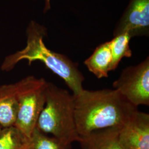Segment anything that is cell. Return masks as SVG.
<instances>
[{"mask_svg":"<svg viewBox=\"0 0 149 149\" xmlns=\"http://www.w3.org/2000/svg\"><path fill=\"white\" fill-rule=\"evenodd\" d=\"M73 95L74 120L80 138L97 130L122 128L138 111L137 107L116 89H84Z\"/></svg>","mask_w":149,"mask_h":149,"instance_id":"6da1fadb","label":"cell"},{"mask_svg":"<svg viewBox=\"0 0 149 149\" xmlns=\"http://www.w3.org/2000/svg\"><path fill=\"white\" fill-rule=\"evenodd\" d=\"M45 35L44 27L35 22H31L27 29L26 47L7 56L1 65V69L10 71L23 60H28L29 65L35 61H40L64 80L73 95H78L84 89L82 84L85 77L77 64L63 54L49 49L43 42Z\"/></svg>","mask_w":149,"mask_h":149,"instance_id":"7a4b0ae2","label":"cell"},{"mask_svg":"<svg viewBox=\"0 0 149 149\" xmlns=\"http://www.w3.org/2000/svg\"><path fill=\"white\" fill-rule=\"evenodd\" d=\"M45 103L36 127L43 133L72 144L79 141L74 116V97L66 90L48 82Z\"/></svg>","mask_w":149,"mask_h":149,"instance_id":"3957f363","label":"cell"},{"mask_svg":"<svg viewBox=\"0 0 149 149\" xmlns=\"http://www.w3.org/2000/svg\"><path fill=\"white\" fill-rule=\"evenodd\" d=\"M48 82L43 78L29 76L16 82L18 111L15 126L27 139L36 127L46 100Z\"/></svg>","mask_w":149,"mask_h":149,"instance_id":"277c9868","label":"cell"},{"mask_svg":"<svg viewBox=\"0 0 149 149\" xmlns=\"http://www.w3.org/2000/svg\"><path fill=\"white\" fill-rule=\"evenodd\" d=\"M113 87L135 106H149V57L137 65L123 70Z\"/></svg>","mask_w":149,"mask_h":149,"instance_id":"5b68a950","label":"cell"},{"mask_svg":"<svg viewBox=\"0 0 149 149\" xmlns=\"http://www.w3.org/2000/svg\"><path fill=\"white\" fill-rule=\"evenodd\" d=\"M149 0H130L114 36L127 33L132 37L149 33Z\"/></svg>","mask_w":149,"mask_h":149,"instance_id":"8992f818","label":"cell"},{"mask_svg":"<svg viewBox=\"0 0 149 149\" xmlns=\"http://www.w3.org/2000/svg\"><path fill=\"white\" fill-rule=\"evenodd\" d=\"M118 139L125 149H149V114L138 111L127 124L120 128Z\"/></svg>","mask_w":149,"mask_h":149,"instance_id":"52a82bcc","label":"cell"},{"mask_svg":"<svg viewBox=\"0 0 149 149\" xmlns=\"http://www.w3.org/2000/svg\"><path fill=\"white\" fill-rule=\"evenodd\" d=\"M108 128L97 130L81 137L79 143L81 149H125L118 139L119 129Z\"/></svg>","mask_w":149,"mask_h":149,"instance_id":"ba28073f","label":"cell"},{"mask_svg":"<svg viewBox=\"0 0 149 149\" xmlns=\"http://www.w3.org/2000/svg\"><path fill=\"white\" fill-rule=\"evenodd\" d=\"M17 111L16 83L0 86V125L15 126Z\"/></svg>","mask_w":149,"mask_h":149,"instance_id":"9c48e42d","label":"cell"},{"mask_svg":"<svg viewBox=\"0 0 149 149\" xmlns=\"http://www.w3.org/2000/svg\"><path fill=\"white\" fill-rule=\"evenodd\" d=\"M112 54L110 41L102 44L96 48L84 64L98 79L107 77L111 71Z\"/></svg>","mask_w":149,"mask_h":149,"instance_id":"30bf717a","label":"cell"},{"mask_svg":"<svg viewBox=\"0 0 149 149\" xmlns=\"http://www.w3.org/2000/svg\"><path fill=\"white\" fill-rule=\"evenodd\" d=\"M71 143L49 136L36 127L24 149H71Z\"/></svg>","mask_w":149,"mask_h":149,"instance_id":"8fae6325","label":"cell"},{"mask_svg":"<svg viewBox=\"0 0 149 149\" xmlns=\"http://www.w3.org/2000/svg\"><path fill=\"white\" fill-rule=\"evenodd\" d=\"M131 38L132 37L128 33H124L114 36V38L110 41L112 54L111 71L117 69L123 58L132 56V52L129 47Z\"/></svg>","mask_w":149,"mask_h":149,"instance_id":"7c38bea8","label":"cell"},{"mask_svg":"<svg viewBox=\"0 0 149 149\" xmlns=\"http://www.w3.org/2000/svg\"><path fill=\"white\" fill-rule=\"evenodd\" d=\"M27 140L15 126L0 130V149H24Z\"/></svg>","mask_w":149,"mask_h":149,"instance_id":"4fadbf2b","label":"cell"},{"mask_svg":"<svg viewBox=\"0 0 149 149\" xmlns=\"http://www.w3.org/2000/svg\"><path fill=\"white\" fill-rule=\"evenodd\" d=\"M45 11H47L50 8V0H45Z\"/></svg>","mask_w":149,"mask_h":149,"instance_id":"5bb4252c","label":"cell"},{"mask_svg":"<svg viewBox=\"0 0 149 149\" xmlns=\"http://www.w3.org/2000/svg\"><path fill=\"white\" fill-rule=\"evenodd\" d=\"M2 127H1V125H0V130H1V129H2Z\"/></svg>","mask_w":149,"mask_h":149,"instance_id":"9a60e30c","label":"cell"}]
</instances>
